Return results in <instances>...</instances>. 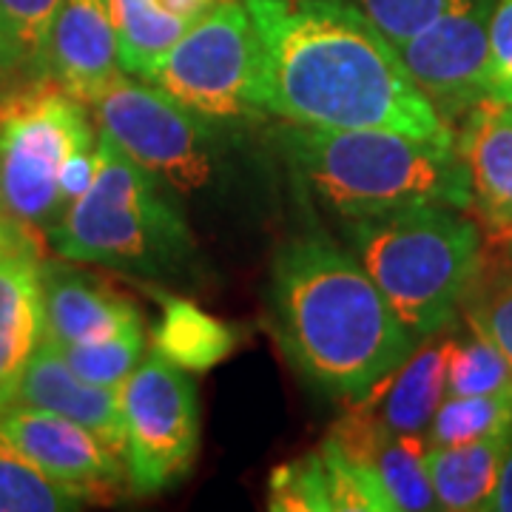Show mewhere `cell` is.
Listing matches in <instances>:
<instances>
[{
    "label": "cell",
    "instance_id": "obj_17",
    "mask_svg": "<svg viewBox=\"0 0 512 512\" xmlns=\"http://www.w3.org/2000/svg\"><path fill=\"white\" fill-rule=\"evenodd\" d=\"M444 373H447V330L421 339L413 353L396 367L365 399L376 416L393 433H419L427 427L444 402Z\"/></svg>",
    "mask_w": 512,
    "mask_h": 512
},
{
    "label": "cell",
    "instance_id": "obj_18",
    "mask_svg": "<svg viewBox=\"0 0 512 512\" xmlns=\"http://www.w3.org/2000/svg\"><path fill=\"white\" fill-rule=\"evenodd\" d=\"M126 74L148 80L157 60L222 0H106Z\"/></svg>",
    "mask_w": 512,
    "mask_h": 512
},
{
    "label": "cell",
    "instance_id": "obj_29",
    "mask_svg": "<svg viewBox=\"0 0 512 512\" xmlns=\"http://www.w3.org/2000/svg\"><path fill=\"white\" fill-rule=\"evenodd\" d=\"M490 97L512 103V0H495L490 20Z\"/></svg>",
    "mask_w": 512,
    "mask_h": 512
},
{
    "label": "cell",
    "instance_id": "obj_31",
    "mask_svg": "<svg viewBox=\"0 0 512 512\" xmlns=\"http://www.w3.org/2000/svg\"><path fill=\"white\" fill-rule=\"evenodd\" d=\"M487 512H512V433L507 444V456L501 464V476L495 484V493L487 504Z\"/></svg>",
    "mask_w": 512,
    "mask_h": 512
},
{
    "label": "cell",
    "instance_id": "obj_21",
    "mask_svg": "<svg viewBox=\"0 0 512 512\" xmlns=\"http://www.w3.org/2000/svg\"><path fill=\"white\" fill-rule=\"evenodd\" d=\"M512 430V387L481 396H444L427 427L430 447L490 439Z\"/></svg>",
    "mask_w": 512,
    "mask_h": 512
},
{
    "label": "cell",
    "instance_id": "obj_4",
    "mask_svg": "<svg viewBox=\"0 0 512 512\" xmlns=\"http://www.w3.org/2000/svg\"><path fill=\"white\" fill-rule=\"evenodd\" d=\"M92 185L46 234L74 265H97L143 279H174L194 262V237L174 188L97 134Z\"/></svg>",
    "mask_w": 512,
    "mask_h": 512
},
{
    "label": "cell",
    "instance_id": "obj_27",
    "mask_svg": "<svg viewBox=\"0 0 512 512\" xmlns=\"http://www.w3.org/2000/svg\"><path fill=\"white\" fill-rule=\"evenodd\" d=\"M268 510L333 512L328 473L319 450L276 467L268 478Z\"/></svg>",
    "mask_w": 512,
    "mask_h": 512
},
{
    "label": "cell",
    "instance_id": "obj_32",
    "mask_svg": "<svg viewBox=\"0 0 512 512\" xmlns=\"http://www.w3.org/2000/svg\"><path fill=\"white\" fill-rule=\"evenodd\" d=\"M12 77H20L18 63H15L12 52H9V46H6L3 35H0V92L12 83Z\"/></svg>",
    "mask_w": 512,
    "mask_h": 512
},
{
    "label": "cell",
    "instance_id": "obj_20",
    "mask_svg": "<svg viewBox=\"0 0 512 512\" xmlns=\"http://www.w3.org/2000/svg\"><path fill=\"white\" fill-rule=\"evenodd\" d=\"M239 345L228 322L205 313L183 296H163V311L151 330V348L185 373H205L225 362Z\"/></svg>",
    "mask_w": 512,
    "mask_h": 512
},
{
    "label": "cell",
    "instance_id": "obj_15",
    "mask_svg": "<svg viewBox=\"0 0 512 512\" xmlns=\"http://www.w3.org/2000/svg\"><path fill=\"white\" fill-rule=\"evenodd\" d=\"M143 319L134 302L69 259L43 262V342L77 345Z\"/></svg>",
    "mask_w": 512,
    "mask_h": 512
},
{
    "label": "cell",
    "instance_id": "obj_23",
    "mask_svg": "<svg viewBox=\"0 0 512 512\" xmlns=\"http://www.w3.org/2000/svg\"><path fill=\"white\" fill-rule=\"evenodd\" d=\"M92 498L57 484L0 439V512H72Z\"/></svg>",
    "mask_w": 512,
    "mask_h": 512
},
{
    "label": "cell",
    "instance_id": "obj_11",
    "mask_svg": "<svg viewBox=\"0 0 512 512\" xmlns=\"http://www.w3.org/2000/svg\"><path fill=\"white\" fill-rule=\"evenodd\" d=\"M0 439L57 484L89 495L92 504L128 490L123 458L66 416L29 404H0Z\"/></svg>",
    "mask_w": 512,
    "mask_h": 512
},
{
    "label": "cell",
    "instance_id": "obj_25",
    "mask_svg": "<svg viewBox=\"0 0 512 512\" xmlns=\"http://www.w3.org/2000/svg\"><path fill=\"white\" fill-rule=\"evenodd\" d=\"M461 316L467 325L484 333L495 348L504 353L512 365V256L507 262L490 265L484 259V268L478 274L473 291L467 296Z\"/></svg>",
    "mask_w": 512,
    "mask_h": 512
},
{
    "label": "cell",
    "instance_id": "obj_9",
    "mask_svg": "<svg viewBox=\"0 0 512 512\" xmlns=\"http://www.w3.org/2000/svg\"><path fill=\"white\" fill-rule=\"evenodd\" d=\"M100 134L174 191H197L214 174V123L180 106L154 83L123 74L94 100Z\"/></svg>",
    "mask_w": 512,
    "mask_h": 512
},
{
    "label": "cell",
    "instance_id": "obj_26",
    "mask_svg": "<svg viewBox=\"0 0 512 512\" xmlns=\"http://www.w3.org/2000/svg\"><path fill=\"white\" fill-rule=\"evenodd\" d=\"M60 0H0V35L20 77H46V40Z\"/></svg>",
    "mask_w": 512,
    "mask_h": 512
},
{
    "label": "cell",
    "instance_id": "obj_16",
    "mask_svg": "<svg viewBox=\"0 0 512 512\" xmlns=\"http://www.w3.org/2000/svg\"><path fill=\"white\" fill-rule=\"evenodd\" d=\"M12 402L49 410L83 424L123 458L126 439L120 416V387H103L80 379L52 345L43 342L37 348Z\"/></svg>",
    "mask_w": 512,
    "mask_h": 512
},
{
    "label": "cell",
    "instance_id": "obj_7",
    "mask_svg": "<svg viewBox=\"0 0 512 512\" xmlns=\"http://www.w3.org/2000/svg\"><path fill=\"white\" fill-rule=\"evenodd\" d=\"M262 46L245 0H222L168 52L148 83L208 123L259 111Z\"/></svg>",
    "mask_w": 512,
    "mask_h": 512
},
{
    "label": "cell",
    "instance_id": "obj_14",
    "mask_svg": "<svg viewBox=\"0 0 512 512\" xmlns=\"http://www.w3.org/2000/svg\"><path fill=\"white\" fill-rule=\"evenodd\" d=\"M456 151L470 180V208L495 237H512V103L481 100L456 126Z\"/></svg>",
    "mask_w": 512,
    "mask_h": 512
},
{
    "label": "cell",
    "instance_id": "obj_1",
    "mask_svg": "<svg viewBox=\"0 0 512 512\" xmlns=\"http://www.w3.org/2000/svg\"><path fill=\"white\" fill-rule=\"evenodd\" d=\"M262 46L259 111L293 126L384 128L456 146L396 46L350 0H245Z\"/></svg>",
    "mask_w": 512,
    "mask_h": 512
},
{
    "label": "cell",
    "instance_id": "obj_8",
    "mask_svg": "<svg viewBox=\"0 0 512 512\" xmlns=\"http://www.w3.org/2000/svg\"><path fill=\"white\" fill-rule=\"evenodd\" d=\"M128 493L157 495L180 484L200 453V399L191 373L148 353L120 384Z\"/></svg>",
    "mask_w": 512,
    "mask_h": 512
},
{
    "label": "cell",
    "instance_id": "obj_28",
    "mask_svg": "<svg viewBox=\"0 0 512 512\" xmlns=\"http://www.w3.org/2000/svg\"><path fill=\"white\" fill-rule=\"evenodd\" d=\"M393 46L427 29L461 0H350Z\"/></svg>",
    "mask_w": 512,
    "mask_h": 512
},
{
    "label": "cell",
    "instance_id": "obj_12",
    "mask_svg": "<svg viewBox=\"0 0 512 512\" xmlns=\"http://www.w3.org/2000/svg\"><path fill=\"white\" fill-rule=\"evenodd\" d=\"M43 234L0 214V404L43 345Z\"/></svg>",
    "mask_w": 512,
    "mask_h": 512
},
{
    "label": "cell",
    "instance_id": "obj_22",
    "mask_svg": "<svg viewBox=\"0 0 512 512\" xmlns=\"http://www.w3.org/2000/svg\"><path fill=\"white\" fill-rule=\"evenodd\" d=\"M512 387V365L493 342L464 322L461 333L447 336V396H481Z\"/></svg>",
    "mask_w": 512,
    "mask_h": 512
},
{
    "label": "cell",
    "instance_id": "obj_10",
    "mask_svg": "<svg viewBox=\"0 0 512 512\" xmlns=\"http://www.w3.org/2000/svg\"><path fill=\"white\" fill-rule=\"evenodd\" d=\"M495 0H461L396 46L404 69L447 126L490 97V20Z\"/></svg>",
    "mask_w": 512,
    "mask_h": 512
},
{
    "label": "cell",
    "instance_id": "obj_24",
    "mask_svg": "<svg viewBox=\"0 0 512 512\" xmlns=\"http://www.w3.org/2000/svg\"><path fill=\"white\" fill-rule=\"evenodd\" d=\"M55 350L66 359V365L72 367L80 379L103 384V387H120L146 356L143 319L128 322V325L117 328L109 336H100V339H92V342L60 345Z\"/></svg>",
    "mask_w": 512,
    "mask_h": 512
},
{
    "label": "cell",
    "instance_id": "obj_19",
    "mask_svg": "<svg viewBox=\"0 0 512 512\" xmlns=\"http://www.w3.org/2000/svg\"><path fill=\"white\" fill-rule=\"evenodd\" d=\"M510 433L427 450V470L436 495V510H487L507 456Z\"/></svg>",
    "mask_w": 512,
    "mask_h": 512
},
{
    "label": "cell",
    "instance_id": "obj_30",
    "mask_svg": "<svg viewBox=\"0 0 512 512\" xmlns=\"http://www.w3.org/2000/svg\"><path fill=\"white\" fill-rule=\"evenodd\" d=\"M97 146L89 151H77L69 163L63 165V174H60V197L66 202V208L72 205L94 180V165H97Z\"/></svg>",
    "mask_w": 512,
    "mask_h": 512
},
{
    "label": "cell",
    "instance_id": "obj_5",
    "mask_svg": "<svg viewBox=\"0 0 512 512\" xmlns=\"http://www.w3.org/2000/svg\"><path fill=\"white\" fill-rule=\"evenodd\" d=\"M345 237L416 342L456 322L487 259L478 222L447 205L348 220Z\"/></svg>",
    "mask_w": 512,
    "mask_h": 512
},
{
    "label": "cell",
    "instance_id": "obj_33",
    "mask_svg": "<svg viewBox=\"0 0 512 512\" xmlns=\"http://www.w3.org/2000/svg\"><path fill=\"white\" fill-rule=\"evenodd\" d=\"M504 245H507V254L512 256V237H510V239H504Z\"/></svg>",
    "mask_w": 512,
    "mask_h": 512
},
{
    "label": "cell",
    "instance_id": "obj_13",
    "mask_svg": "<svg viewBox=\"0 0 512 512\" xmlns=\"http://www.w3.org/2000/svg\"><path fill=\"white\" fill-rule=\"evenodd\" d=\"M123 74L109 3L60 0L46 40V77L92 106Z\"/></svg>",
    "mask_w": 512,
    "mask_h": 512
},
{
    "label": "cell",
    "instance_id": "obj_2",
    "mask_svg": "<svg viewBox=\"0 0 512 512\" xmlns=\"http://www.w3.org/2000/svg\"><path fill=\"white\" fill-rule=\"evenodd\" d=\"M268 316L293 370L342 402L365 399L419 345L353 251L325 234L276 248Z\"/></svg>",
    "mask_w": 512,
    "mask_h": 512
},
{
    "label": "cell",
    "instance_id": "obj_3",
    "mask_svg": "<svg viewBox=\"0 0 512 512\" xmlns=\"http://www.w3.org/2000/svg\"><path fill=\"white\" fill-rule=\"evenodd\" d=\"M285 160L316 200L342 220L384 217L419 205L470 208V180L456 146L384 128L276 131Z\"/></svg>",
    "mask_w": 512,
    "mask_h": 512
},
{
    "label": "cell",
    "instance_id": "obj_6",
    "mask_svg": "<svg viewBox=\"0 0 512 512\" xmlns=\"http://www.w3.org/2000/svg\"><path fill=\"white\" fill-rule=\"evenodd\" d=\"M97 146L89 106L52 77H23L0 92V214L37 234L55 228L66 202L63 165Z\"/></svg>",
    "mask_w": 512,
    "mask_h": 512
}]
</instances>
